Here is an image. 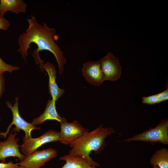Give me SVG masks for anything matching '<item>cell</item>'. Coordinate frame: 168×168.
I'll return each mask as SVG.
<instances>
[{
  "label": "cell",
  "mask_w": 168,
  "mask_h": 168,
  "mask_svg": "<svg viewBox=\"0 0 168 168\" xmlns=\"http://www.w3.org/2000/svg\"><path fill=\"white\" fill-rule=\"evenodd\" d=\"M27 21L28 23L27 28L18 38L19 47L17 52L26 62L28 49L30 48L31 44H35L38 47L35 49L37 52L46 50L54 54L58 63L59 73L61 75L63 71L67 59L56 42L59 36L56 34L55 29L49 27L45 23L43 24H39L33 15Z\"/></svg>",
  "instance_id": "6da1fadb"
},
{
  "label": "cell",
  "mask_w": 168,
  "mask_h": 168,
  "mask_svg": "<svg viewBox=\"0 0 168 168\" xmlns=\"http://www.w3.org/2000/svg\"><path fill=\"white\" fill-rule=\"evenodd\" d=\"M103 124L93 131L87 132L70 145L72 149L69 153L82 156L88 160L93 161L90 155L92 151L100 153L106 145L105 139L115 132L111 127L103 128Z\"/></svg>",
  "instance_id": "7a4b0ae2"
},
{
  "label": "cell",
  "mask_w": 168,
  "mask_h": 168,
  "mask_svg": "<svg viewBox=\"0 0 168 168\" xmlns=\"http://www.w3.org/2000/svg\"><path fill=\"white\" fill-rule=\"evenodd\" d=\"M139 141L154 143L160 142L165 145L168 144V120H161L155 127L147 130L141 133L125 139L124 142Z\"/></svg>",
  "instance_id": "3957f363"
},
{
  "label": "cell",
  "mask_w": 168,
  "mask_h": 168,
  "mask_svg": "<svg viewBox=\"0 0 168 168\" xmlns=\"http://www.w3.org/2000/svg\"><path fill=\"white\" fill-rule=\"evenodd\" d=\"M18 98H15V102L13 105L9 101L6 102L7 107L11 110L13 115L12 122L8 126L6 131L5 133H0V135L3 136L6 138L7 133L9 132L11 127L13 125L15 127L13 128V131L17 133L19 132L21 130L24 131L25 133V137L26 138H31V133L33 130L35 129L40 130V127H37L32 123H28L26 121L20 114L18 110Z\"/></svg>",
  "instance_id": "277c9868"
},
{
  "label": "cell",
  "mask_w": 168,
  "mask_h": 168,
  "mask_svg": "<svg viewBox=\"0 0 168 168\" xmlns=\"http://www.w3.org/2000/svg\"><path fill=\"white\" fill-rule=\"evenodd\" d=\"M59 132L50 130L36 138H23L21 150L25 156L29 155L42 145L49 142L59 141Z\"/></svg>",
  "instance_id": "5b68a950"
},
{
  "label": "cell",
  "mask_w": 168,
  "mask_h": 168,
  "mask_svg": "<svg viewBox=\"0 0 168 168\" xmlns=\"http://www.w3.org/2000/svg\"><path fill=\"white\" fill-rule=\"evenodd\" d=\"M57 155V151L51 148L35 151L26 156L23 160L19 163V165L26 168H40Z\"/></svg>",
  "instance_id": "8992f818"
},
{
  "label": "cell",
  "mask_w": 168,
  "mask_h": 168,
  "mask_svg": "<svg viewBox=\"0 0 168 168\" xmlns=\"http://www.w3.org/2000/svg\"><path fill=\"white\" fill-rule=\"evenodd\" d=\"M88 131V129L85 128L76 120L72 122L65 121L61 124L58 141L63 144L69 145Z\"/></svg>",
  "instance_id": "52a82bcc"
},
{
  "label": "cell",
  "mask_w": 168,
  "mask_h": 168,
  "mask_svg": "<svg viewBox=\"0 0 168 168\" xmlns=\"http://www.w3.org/2000/svg\"><path fill=\"white\" fill-rule=\"evenodd\" d=\"M17 134V132L13 131L5 141H0V161L2 162L6 163V158L10 157H17L21 161L25 157L20 152L19 147L21 146L18 144L19 139L16 138Z\"/></svg>",
  "instance_id": "ba28073f"
},
{
  "label": "cell",
  "mask_w": 168,
  "mask_h": 168,
  "mask_svg": "<svg viewBox=\"0 0 168 168\" xmlns=\"http://www.w3.org/2000/svg\"><path fill=\"white\" fill-rule=\"evenodd\" d=\"M99 61L105 81H114L120 78L122 73V68L117 58L112 52H109Z\"/></svg>",
  "instance_id": "9c48e42d"
},
{
  "label": "cell",
  "mask_w": 168,
  "mask_h": 168,
  "mask_svg": "<svg viewBox=\"0 0 168 168\" xmlns=\"http://www.w3.org/2000/svg\"><path fill=\"white\" fill-rule=\"evenodd\" d=\"M82 75L86 80L94 86H100L105 81L99 61H89L83 64Z\"/></svg>",
  "instance_id": "30bf717a"
},
{
  "label": "cell",
  "mask_w": 168,
  "mask_h": 168,
  "mask_svg": "<svg viewBox=\"0 0 168 168\" xmlns=\"http://www.w3.org/2000/svg\"><path fill=\"white\" fill-rule=\"evenodd\" d=\"M40 68L46 71L49 77L48 90L52 99L55 101L65 93V90L59 87L56 82L57 71L55 67L50 62L44 63L40 59L36 63Z\"/></svg>",
  "instance_id": "8fae6325"
},
{
  "label": "cell",
  "mask_w": 168,
  "mask_h": 168,
  "mask_svg": "<svg viewBox=\"0 0 168 168\" xmlns=\"http://www.w3.org/2000/svg\"><path fill=\"white\" fill-rule=\"evenodd\" d=\"M59 160L65 161V163L59 168H90L100 166L99 164L94 161H90L77 154L69 153L60 157Z\"/></svg>",
  "instance_id": "7c38bea8"
},
{
  "label": "cell",
  "mask_w": 168,
  "mask_h": 168,
  "mask_svg": "<svg viewBox=\"0 0 168 168\" xmlns=\"http://www.w3.org/2000/svg\"><path fill=\"white\" fill-rule=\"evenodd\" d=\"M48 120H55L60 124L67 121L65 118L61 117L58 114L56 109L55 101L52 99L48 100L43 113L38 117L33 119L32 123L35 126Z\"/></svg>",
  "instance_id": "4fadbf2b"
},
{
  "label": "cell",
  "mask_w": 168,
  "mask_h": 168,
  "mask_svg": "<svg viewBox=\"0 0 168 168\" xmlns=\"http://www.w3.org/2000/svg\"><path fill=\"white\" fill-rule=\"evenodd\" d=\"M27 4L22 0H0V17H3L7 11L17 14L26 12Z\"/></svg>",
  "instance_id": "5bb4252c"
},
{
  "label": "cell",
  "mask_w": 168,
  "mask_h": 168,
  "mask_svg": "<svg viewBox=\"0 0 168 168\" xmlns=\"http://www.w3.org/2000/svg\"><path fill=\"white\" fill-rule=\"evenodd\" d=\"M152 166L159 168H168V149L162 148L156 150L151 156L150 161Z\"/></svg>",
  "instance_id": "9a60e30c"
},
{
  "label": "cell",
  "mask_w": 168,
  "mask_h": 168,
  "mask_svg": "<svg viewBox=\"0 0 168 168\" xmlns=\"http://www.w3.org/2000/svg\"><path fill=\"white\" fill-rule=\"evenodd\" d=\"M19 69L20 68L18 66H13L5 63L0 57V73H3L6 72L11 73Z\"/></svg>",
  "instance_id": "2e32d148"
},
{
  "label": "cell",
  "mask_w": 168,
  "mask_h": 168,
  "mask_svg": "<svg viewBox=\"0 0 168 168\" xmlns=\"http://www.w3.org/2000/svg\"><path fill=\"white\" fill-rule=\"evenodd\" d=\"M142 98V102L143 104L153 105L159 103L158 94L147 97L143 96Z\"/></svg>",
  "instance_id": "e0dca14e"
},
{
  "label": "cell",
  "mask_w": 168,
  "mask_h": 168,
  "mask_svg": "<svg viewBox=\"0 0 168 168\" xmlns=\"http://www.w3.org/2000/svg\"><path fill=\"white\" fill-rule=\"evenodd\" d=\"M10 26L9 22L4 16L0 17V30H6Z\"/></svg>",
  "instance_id": "ac0fdd59"
},
{
  "label": "cell",
  "mask_w": 168,
  "mask_h": 168,
  "mask_svg": "<svg viewBox=\"0 0 168 168\" xmlns=\"http://www.w3.org/2000/svg\"><path fill=\"white\" fill-rule=\"evenodd\" d=\"M159 103L165 101L168 99V88L164 91L157 94Z\"/></svg>",
  "instance_id": "d6986e66"
},
{
  "label": "cell",
  "mask_w": 168,
  "mask_h": 168,
  "mask_svg": "<svg viewBox=\"0 0 168 168\" xmlns=\"http://www.w3.org/2000/svg\"><path fill=\"white\" fill-rule=\"evenodd\" d=\"M19 166V163H14L12 161L8 163H0V168H16Z\"/></svg>",
  "instance_id": "ffe728a7"
},
{
  "label": "cell",
  "mask_w": 168,
  "mask_h": 168,
  "mask_svg": "<svg viewBox=\"0 0 168 168\" xmlns=\"http://www.w3.org/2000/svg\"><path fill=\"white\" fill-rule=\"evenodd\" d=\"M5 90V80L3 73H0V98ZM1 120L0 115V120Z\"/></svg>",
  "instance_id": "44dd1931"
},
{
  "label": "cell",
  "mask_w": 168,
  "mask_h": 168,
  "mask_svg": "<svg viewBox=\"0 0 168 168\" xmlns=\"http://www.w3.org/2000/svg\"><path fill=\"white\" fill-rule=\"evenodd\" d=\"M16 168H26L19 166H18V167H17Z\"/></svg>",
  "instance_id": "7402d4cb"
},
{
  "label": "cell",
  "mask_w": 168,
  "mask_h": 168,
  "mask_svg": "<svg viewBox=\"0 0 168 168\" xmlns=\"http://www.w3.org/2000/svg\"><path fill=\"white\" fill-rule=\"evenodd\" d=\"M152 168H159V167L157 166H154L152 167Z\"/></svg>",
  "instance_id": "603a6c76"
},
{
  "label": "cell",
  "mask_w": 168,
  "mask_h": 168,
  "mask_svg": "<svg viewBox=\"0 0 168 168\" xmlns=\"http://www.w3.org/2000/svg\"><path fill=\"white\" fill-rule=\"evenodd\" d=\"M90 168H96V167H90Z\"/></svg>",
  "instance_id": "cb8c5ba5"
}]
</instances>
